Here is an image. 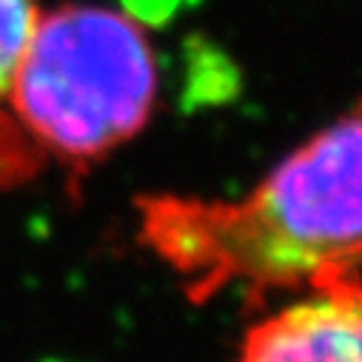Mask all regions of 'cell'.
<instances>
[{
    "mask_svg": "<svg viewBox=\"0 0 362 362\" xmlns=\"http://www.w3.org/2000/svg\"><path fill=\"white\" fill-rule=\"evenodd\" d=\"M157 95V52L137 18L63 4L40 15L6 103L37 148L83 168L137 137Z\"/></svg>",
    "mask_w": 362,
    "mask_h": 362,
    "instance_id": "cell-2",
    "label": "cell"
},
{
    "mask_svg": "<svg viewBox=\"0 0 362 362\" xmlns=\"http://www.w3.org/2000/svg\"><path fill=\"white\" fill-rule=\"evenodd\" d=\"M37 0H0V103H6L18 66L40 21Z\"/></svg>",
    "mask_w": 362,
    "mask_h": 362,
    "instance_id": "cell-4",
    "label": "cell"
},
{
    "mask_svg": "<svg viewBox=\"0 0 362 362\" xmlns=\"http://www.w3.org/2000/svg\"><path fill=\"white\" fill-rule=\"evenodd\" d=\"M234 362H362V280L297 294L245 331Z\"/></svg>",
    "mask_w": 362,
    "mask_h": 362,
    "instance_id": "cell-3",
    "label": "cell"
},
{
    "mask_svg": "<svg viewBox=\"0 0 362 362\" xmlns=\"http://www.w3.org/2000/svg\"><path fill=\"white\" fill-rule=\"evenodd\" d=\"M143 245L189 300L303 294L362 280V100L337 115L240 197L148 194Z\"/></svg>",
    "mask_w": 362,
    "mask_h": 362,
    "instance_id": "cell-1",
    "label": "cell"
}]
</instances>
